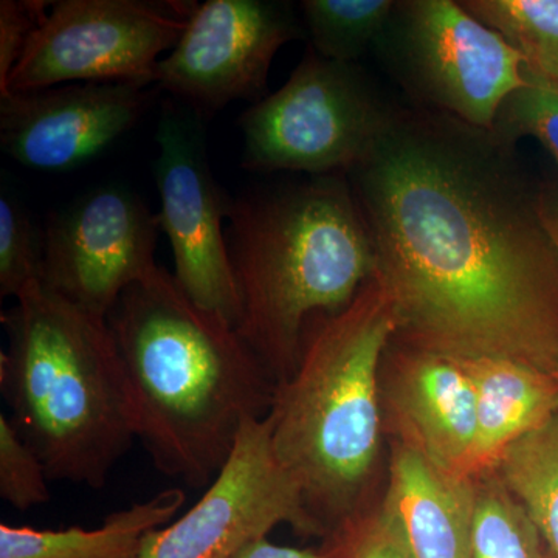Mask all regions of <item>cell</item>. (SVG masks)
Instances as JSON below:
<instances>
[{"label":"cell","mask_w":558,"mask_h":558,"mask_svg":"<svg viewBox=\"0 0 558 558\" xmlns=\"http://www.w3.org/2000/svg\"><path fill=\"white\" fill-rule=\"evenodd\" d=\"M279 524L301 535H323L304 508L299 484L275 454L269 418H250L199 501L149 532L138 558H230L269 537Z\"/></svg>","instance_id":"cell-9"},{"label":"cell","mask_w":558,"mask_h":558,"mask_svg":"<svg viewBox=\"0 0 558 558\" xmlns=\"http://www.w3.org/2000/svg\"><path fill=\"white\" fill-rule=\"evenodd\" d=\"M376 44L422 108L478 130L492 131L502 102L526 84L519 51L451 0L396 3Z\"/></svg>","instance_id":"cell-7"},{"label":"cell","mask_w":558,"mask_h":558,"mask_svg":"<svg viewBox=\"0 0 558 558\" xmlns=\"http://www.w3.org/2000/svg\"><path fill=\"white\" fill-rule=\"evenodd\" d=\"M384 506L414 558H472L475 480L438 468L405 439L392 451Z\"/></svg>","instance_id":"cell-15"},{"label":"cell","mask_w":558,"mask_h":558,"mask_svg":"<svg viewBox=\"0 0 558 558\" xmlns=\"http://www.w3.org/2000/svg\"><path fill=\"white\" fill-rule=\"evenodd\" d=\"M396 9L391 0H306L301 3L312 49L352 64L380 38Z\"/></svg>","instance_id":"cell-21"},{"label":"cell","mask_w":558,"mask_h":558,"mask_svg":"<svg viewBox=\"0 0 558 558\" xmlns=\"http://www.w3.org/2000/svg\"><path fill=\"white\" fill-rule=\"evenodd\" d=\"M49 483L38 453L0 414V497L17 510L36 508L50 501Z\"/></svg>","instance_id":"cell-25"},{"label":"cell","mask_w":558,"mask_h":558,"mask_svg":"<svg viewBox=\"0 0 558 558\" xmlns=\"http://www.w3.org/2000/svg\"><path fill=\"white\" fill-rule=\"evenodd\" d=\"M476 20L499 33L543 78L558 81V0H469Z\"/></svg>","instance_id":"cell-20"},{"label":"cell","mask_w":558,"mask_h":558,"mask_svg":"<svg viewBox=\"0 0 558 558\" xmlns=\"http://www.w3.org/2000/svg\"><path fill=\"white\" fill-rule=\"evenodd\" d=\"M473 480L472 558H554L534 521L497 473Z\"/></svg>","instance_id":"cell-19"},{"label":"cell","mask_w":558,"mask_h":558,"mask_svg":"<svg viewBox=\"0 0 558 558\" xmlns=\"http://www.w3.org/2000/svg\"><path fill=\"white\" fill-rule=\"evenodd\" d=\"M556 83H557V86H558V81H556Z\"/></svg>","instance_id":"cell-29"},{"label":"cell","mask_w":558,"mask_h":558,"mask_svg":"<svg viewBox=\"0 0 558 558\" xmlns=\"http://www.w3.org/2000/svg\"><path fill=\"white\" fill-rule=\"evenodd\" d=\"M476 392V438L468 476L494 472L510 444L558 411V379L506 359H454Z\"/></svg>","instance_id":"cell-16"},{"label":"cell","mask_w":558,"mask_h":558,"mask_svg":"<svg viewBox=\"0 0 558 558\" xmlns=\"http://www.w3.org/2000/svg\"><path fill=\"white\" fill-rule=\"evenodd\" d=\"M146 87L75 83L0 97V146L28 170H76L137 124L150 101Z\"/></svg>","instance_id":"cell-13"},{"label":"cell","mask_w":558,"mask_h":558,"mask_svg":"<svg viewBox=\"0 0 558 558\" xmlns=\"http://www.w3.org/2000/svg\"><path fill=\"white\" fill-rule=\"evenodd\" d=\"M513 146L438 110L392 109L348 182L411 347L558 379V253Z\"/></svg>","instance_id":"cell-1"},{"label":"cell","mask_w":558,"mask_h":558,"mask_svg":"<svg viewBox=\"0 0 558 558\" xmlns=\"http://www.w3.org/2000/svg\"><path fill=\"white\" fill-rule=\"evenodd\" d=\"M392 403L413 444L438 468L469 478L476 438V392L458 360L414 349L400 360Z\"/></svg>","instance_id":"cell-14"},{"label":"cell","mask_w":558,"mask_h":558,"mask_svg":"<svg viewBox=\"0 0 558 558\" xmlns=\"http://www.w3.org/2000/svg\"><path fill=\"white\" fill-rule=\"evenodd\" d=\"M538 209L543 226L558 253V190L539 191Z\"/></svg>","instance_id":"cell-28"},{"label":"cell","mask_w":558,"mask_h":558,"mask_svg":"<svg viewBox=\"0 0 558 558\" xmlns=\"http://www.w3.org/2000/svg\"><path fill=\"white\" fill-rule=\"evenodd\" d=\"M226 219L236 330L282 384L299 365L307 326L339 314L377 274L368 229L341 175L241 194Z\"/></svg>","instance_id":"cell-3"},{"label":"cell","mask_w":558,"mask_h":558,"mask_svg":"<svg viewBox=\"0 0 558 558\" xmlns=\"http://www.w3.org/2000/svg\"><path fill=\"white\" fill-rule=\"evenodd\" d=\"M490 132L510 146L521 137L537 138L558 163L557 83L527 69L526 84L506 98Z\"/></svg>","instance_id":"cell-22"},{"label":"cell","mask_w":558,"mask_h":558,"mask_svg":"<svg viewBox=\"0 0 558 558\" xmlns=\"http://www.w3.org/2000/svg\"><path fill=\"white\" fill-rule=\"evenodd\" d=\"M159 220L137 194L101 186L49 219L43 230L40 282L106 319L121 293L157 269Z\"/></svg>","instance_id":"cell-11"},{"label":"cell","mask_w":558,"mask_h":558,"mask_svg":"<svg viewBox=\"0 0 558 558\" xmlns=\"http://www.w3.org/2000/svg\"><path fill=\"white\" fill-rule=\"evenodd\" d=\"M398 332L379 274L339 314L304 332L296 369L275 388L271 444L323 537L362 510L380 444L379 369Z\"/></svg>","instance_id":"cell-4"},{"label":"cell","mask_w":558,"mask_h":558,"mask_svg":"<svg viewBox=\"0 0 558 558\" xmlns=\"http://www.w3.org/2000/svg\"><path fill=\"white\" fill-rule=\"evenodd\" d=\"M182 488L160 492L148 501L110 513L100 527L35 529L0 524V558H138L149 532L178 519Z\"/></svg>","instance_id":"cell-17"},{"label":"cell","mask_w":558,"mask_h":558,"mask_svg":"<svg viewBox=\"0 0 558 558\" xmlns=\"http://www.w3.org/2000/svg\"><path fill=\"white\" fill-rule=\"evenodd\" d=\"M389 112L354 64L310 47L281 89L242 113V167L266 174H348L368 154Z\"/></svg>","instance_id":"cell-6"},{"label":"cell","mask_w":558,"mask_h":558,"mask_svg":"<svg viewBox=\"0 0 558 558\" xmlns=\"http://www.w3.org/2000/svg\"><path fill=\"white\" fill-rule=\"evenodd\" d=\"M303 36L288 3L207 0L197 3L178 46L157 64L156 83L202 119L231 101L266 95L277 51Z\"/></svg>","instance_id":"cell-12"},{"label":"cell","mask_w":558,"mask_h":558,"mask_svg":"<svg viewBox=\"0 0 558 558\" xmlns=\"http://www.w3.org/2000/svg\"><path fill=\"white\" fill-rule=\"evenodd\" d=\"M135 435L154 465L208 487L250 418L269 414L277 384L236 328L202 310L157 267L106 317Z\"/></svg>","instance_id":"cell-2"},{"label":"cell","mask_w":558,"mask_h":558,"mask_svg":"<svg viewBox=\"0 0 558 558\" xmlns=\"http://www.w3.org/2000/svg\"><path fill=\"white\" fill-rule=\"evenodd\" d=\"M43 231L33 226L20 202L0 197V296L14 299L40 282Z\"/></svg>","instance_id":"cell-23"},{"label":"cell","mask_w":558,"mask_h":558,"mask_svg":"<svg viewBox=\"0 0 558 558\" xmlns=\"http://www.w3.org/2000/svg\"><path fill=\"white\" fill-rule=\"evenodd\" d=\"M494 472L558 558V411L510 444Z\"/></svg>","instance_id":"cell-18"},{"label":"cell","mask_w":558,"mask_h":558,"mask_svg":"<svg viewBox=\"0 0 558 558\" xmlns=\"http://www.w3.org/2000/svg\"><path fill=\"white\" fill-rule=\"evenodd\" d=\"M197 2L60 0L32 36L0 97L75 83H156Z\"/></svg>","instance_id":"cell-8"},{"label":"cell","mask_w":558,"mask_h":558,"mask_svg":"<svg viewBox=\"0 0 558 558\" xmlns=\"http://www.w3.org/2000/svg\"><path fill=\"white\" fill-rule=\"evenodd\" d=\"M0 388L10 421L50 481L108 483L131 449L134 418L106 319L35 282L2 312Z\"/></svg>","instance_id":"cell-5"},{"label":"cell","mask_w":558,"mask_h":558,"mask_svg":"<svg viewBox=\"0 0 558 558\" xmlns=\"http://www.w3.org/2000/svg\"><path fill=\"white\" fill-rule=\"evenodd\" d=\"M230 558H325L322 546L319 548H292V546L277 545L269 537L255 539L247 546L238 550Z\"/></svg>","instance_id":"cell-27"},{"label":"cell","mask_w":558,"mask_h":558,"mask_svg":"<svg viewBox=\"0 0 558 558\" xmlns=\"http://www.w3.org/2000/svg\"><path fill=\"white\" fill-rule=\"evenodd\" d=\"M51 2L2 0L0 2V90L27 50L32 36L46 20Z\"/></svg>","instance_id":"cell-26"},{"label":"cell","mask_w":558,"mask_h":558,"mask_svg":"<svg viewBox=\"0 0 558 558\" xmlns=\"http://www.w3.org/2000/svg\"><path fill=\"white\" fill-rule=\"evenodd\" d=\"M156 143L157 220L171 242L175 282L194 304L236 328L240 299L223 227L229 199L209 170L204 119L178 101L165 102Z\"/></svg>","instance_id":"cell-10"},{"label":"cell","mask_w":558,"mask_h":558,"mask_svg":"<svg viewBox=\"0 0 558 558\" xmlns=\"http://www.w3.org/2000/svg\"><path fill=\"white\" fill-rule=\"evenodd\" d=\"M325 558H414L388 508L360 510L322 545Z\"/></svg>","instance_id":"cell-24"}]
</instances>
